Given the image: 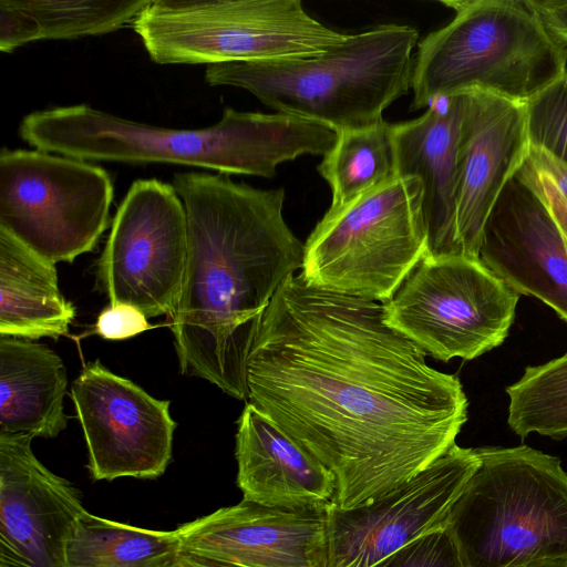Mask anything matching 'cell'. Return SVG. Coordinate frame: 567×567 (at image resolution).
I'll return each instance as SVG.
<instances>
[{"label": "cell", "instance_id": "obj_20", "mask_svg": "<svg viewBox=\"0 0 567 567\" xmlns=\"http://www.w3.org/2000/svg\"><path fill=\"white\" fill-rule=\"evenodd\" d=\"M64 364L47 346L0 339V434L52 439L66 427Z\"/></svg>", "mask_w": 567, "mask_h": 567}, {"label": "cell", "instance_id": "obj_24", "mask_svg": "<svg viewBox=\"0 0 567 567\" xmlns=\"http://www.w3.org/2000/svg\"><path fill=\"white\" fill-rule=\"evenodd\" d=\"M505 391L509 400L507 424L515 434L567 437V352L527 367Z\"/></svg>", "mask_w": 567, "mask_h": 567}, {"label": "cell", "instance_id": "obj_32", "mask_svg": "<svg viewBox=\"0 0 567 567\" xmlns=\"http://www.w3.org/2000/svg\"><path fill=\"white\" fill-rule=\"evenodd\" d=\"M161 567H233L178 550Z\"/></svg>", "mask_w": 567, "mask_h": 567}, {"label": "cell", "instance_id": "obj_12", "mask_svg": "<svg viewBox=\"0 0 567 567\" xmlns=\"http://www.w3.org/2000/svg\"><path fill=\"white\" fill-rule=\"evenodd\" d=\"M478 258L567 323V200L527 159L486 220Z\"/></svg>", "mask_w": 567, "mask_h": 567}, {"label": "cell", "instance_id": "obj_28", "mask_svg": "<svg viewBox=\"0 0 567 567\" xmlns=\"http://www.w3.org/2000/svg\"><path fill=\"white\" fill-rule=\"evenodd\" d=\"M146 316L128 305H110L97 317L95 332L107 340H122L150 329Z\"/></svg>", "mask_w": 567, "mask_h": 567}, {"label": "cell", "instance_id": "obj_22", "mask_svg": "<svg viewBox=\"0 0 567 567\" xmlns=\"http://www.w3.org/2000/svg\"><path fill=\"white\" fill-rule=\"evenodd\" d=\"M391 125L382 121L338 133L317 166L331 189L328 214L350 207L396 177Z\"/></svg>", "mask_w": 567, "mask_h": 567}, {"label": "cell", "instance_id": "obj_31", "mask_svg": "<svg viewBox=\"0 0 567 567\" xmlns=\"http://www.w3.org/2000/svg\"><path fill=\"white\" fill-rule=\"evenodd\" d=\"M527 162L539 173L545 175L555 185L557 190L567 200V163L551 155L545 150L529 148Z\"/></svg>", "mask_w": 567, "mask_h": 567}, {"label": "cell", "instance_id": "obj_26", "mask_svg": "<svg viewBox=\"0 0 567 567\" xmlns=\"http://www.w3.org/2000/svg\"><path fill=\"white\" fill-rule=\"evenodd\" d=\"M529 144L567 163V73L525 103Z\"/></svg>", "mask_w": 567, "mask_h": 567}, {"label": "cell", "instance_id": "obj_4", "mask_svg": "<svg viewBox=\"0 0 567 567\" xmlns=\"http://www.w3.org/2000/svg\"><path fill=\"white\" fill-rule=\"evenodd\" d=\"M417 41L413 27L381 24L315 56L207 65L205 81L244 89L279 113L339 133L384 121L385 109L411 89Z\"/></svg>", "mask_w": 567, "mask_h": 567}, {"label": "cell", "instance_id": "obj_19", "mask_svg": "<svg viewBox=\"0 0 567 567\" xmlns=\"http://www.w3.org/2000/svg\"><path fill=\"white\" fill-rule=\"evenodd\" d=\"M235 455L245 501L290 509L334 501L333 473L249 402L238 419Z\"/></svg>", "mask_w": 567, "mask_h": 567}, {"label": "cell", "instance_id": "obj_13", "mask_svg": "<svg viewBox=\"0 0 567 567\" xmlns=\"http://www.w3.org/2000/svg\"><path fill=\"white\" fill-rule=\"evenodd\" d=\"M478 464L476 449L454 444L424 471L378 498L348 509L328 505L326 567H371L444 527Z\"/></svg>", "mask_w": 567, "mask_h": 567}, {"label": "cell", "instance_id": "obj_2", "mask_svg": "<svg viewBox=\"0 0 567 567\" xmlns=\"http://www.w3.org/2000/svg\"><path fill=\"white\" fill-rule=\"evenodd\" d=\"M188 249L167 315L181 372L248 400L247 362L282 281L301 268L303 244L285 221L284 188L259 189L224 174L177 173Z\"/></svg>", "mask_w": 567, "mask_h": 567}, {"label": "cell", "instance_id": "obj_15", "mask_svg": "<svg viewBox=\"0 0 567 567\" xmlns=\"http://www.w3.org/2000/svg\"><path fill=\"white\" fill-rule=\"evenodd\" d=\"M28 434H0V567H66L85 512L80 492L34 455Z\"/></svg>", "mask_w": 567, "mask_h": 567}, {"label": "cell", "instance_id": "obj_25", "mask_svg": "<svg viewBox=\"0 0 567 567\" xmlns=\"http://www.w3.org/2000/svg\"><path fill=\"white\" fill-rule=\"evenodd\" d=\"M31 18L38 40H68L113 32L151 0H13Z\"/></svg>", "mask_w": 567, "mask_h": 567}, {"label": "cell", "instance_id": "obj_30", "mask_svg": "<svg viewBox=\"0 0 567 567\" xmlns=\"http://www.w3.org/2000/svg\"><path fill=\"white\" fill-rule=\"evenodd\" d=\"M546 29L567 47V0H525Z\"/></svg>", "mask_w": 567, "mask_h": 567}, {"label": "cell", "instance_id": "obj_1", "mask_svg": "<svg viewBox=\"0 0 567 567\" xmlns=\"http://www.w3.org/2000/svg\"><path fill=\"white\" fill-rule=\"evenodd\" d=\"M389 327L381 303L279 286L247 362V402L336 476L348 509L401 486L445 454L467 420L460 379Z\"/></svg>", "mask_w": 567, "mask_h": 567}, {"label": "cell", "instance_id": "obj_9", "mask_svg": "<svg viewBox=\"0 0 567 567\" xmlns=\"http://www.w3.org/2000/svg\"><path fill=\"white\" fill-rule=\"evenodd\" d=\"M518 299L480 258L424 256L381 306L389 327L425 355L447 362L473 360L502 344Z\"/></svg>", "mask_w": 567, "mask_h": 567}, {"label": "cell", "instance_id": "obj_17", "mask_svg": "<svg viewBox=\"0 0 567 567\" xmlns=\"http://www.w3.org/2000/svg\"><path fill=\"white\" fill-rule=\"evenodd\" d=\"M525 104L465 93L457 145L456 229L461 255L478 258L486 220L529 154Z\"/></svg>", "mask_w": 567, "mask_h": 567}, {"label": "cell", "instance_id": "obj_5", "mask_svg": "<svg viewBox=\"0 0 567 567\" xmlns=\"http://www.w3.org/2000/svg\"><path fill=\"white\" fill-rule=\"evenodd\" d=\"M445 27L417 43L411 110L481 91L527 103L567 73V47L525 0H442Z\"/></svg>", "mask_w": 567, "mask_h": 567}, {"label": "cell", "instance_id": "obj_27", "mask_svg": "<svg viewBox=\"0 0 567 567\" xmlns=\"http://www.w3.org/2000/svg\"><path fill=\"white\" fill-rule=\"evenodd\" d=\"M371 567H465L458 548L447 530L430 532Z\"/></svg>", "mask_w": 567, "mask_h": 567}, {"label": "cell", "instance_id": "obj_8", "mask_svg": "<svg viewBox=\"0 0 567 567\" xmlns=\"http://www.w3.org/2000/svg\"><path fill=\"white\" fill-rule=\"evenodd\" d=\"M426 255L422 186L392 181L321 218L303 244L301 272L311 287L385 301Z\"/></svg>", "mask_w": 567, "mask_h": 567}, {"label": "cell", "instance_id": "obj_18", "mask_svg": "<svg viewBox=\"0 0 567 567\" xmlns=\"http://www.w3.org/2000/svg\"><path fill=\"white\" fill-rule=\"evenodd\" d=\"M465 93L434 101L423 115L392 124L395 172L422 186L429 257L462 256L456 229L457 145Z\"/></svg>", "mask_w": 567, "mask_h": 567}, {"label": "cell", "instance_id": "obj_16", "mask_svg": "<svg viewBox=\"0 0 567 567\" xmlns=\"http://www.w3.org/2000/svg\"><path fill=\"white\" fill-rule=\"evenodd\" d=\"M327 507L243 499L178 528L179 550L233 567H326Z\"/></svg>", "mask_w": 567, "mask_h": 567}, {"label": "cell", "instance_id": "obj_3", "mask_svg": "<svg viewBox=\"0 0 567 567\" xmlns=\"http://www.w3.org/2000/svg\"><path fill=\"white\" fill-rule=\"evenodd\" d=\"M35 150L82 161L168 163L271 178L301 155H326L338 133L299 116L231 107L206 128L174 130L140 123L89 105L32 112L19 126Z\"/></svg>", "mask_w": 567, "mask_h": 567}, {"label": "cell", "instance_id": "obj_7", "mask_svg": "<svg viewBox=\"0 0 567 567\" xmlns=\"http://www.w3.org/2000/svg\"><path fill=\"white\" fill-rule=\"evenodd\" d=\"M132 27L158 64L307 58L347 38L299 0H151Z\"/></svg>", "mask_w": 567, "mask_h": 567}, {"label": "cell", "instance_id": "obj_29", "mask_svg": "<svg viewBox=\"0 0 567 567\" xmlns=\"http://www.w3.org/2000/svg\"><path fill=\"white\" fill-rule=\"evenodd\" d=\"M33 41L38 39L29 14L13 0H0V51L11 52Z\"/></svg>", "mask_w": 567, "mask_h": 567}, {"label": "cell", "instance_id": "obj_6", "mask_svg": "<svg viewBox=\"0 0 567 567\" xmlns=\"http://www.w3.org/2000/svg\"><path fill=\"white\" fill-rule=\"evenodd\" d=\"M480 464L444 526L465 567L567 558V471L527 445L478 447Z\"/></svg>", "mask_w": 567, "mask_h": 567}, {"label": "cell", "instance_id": "obj_11", "mask_svg": "<svg viewBox=\"0 0 567 567\" xmlns=\"http://www.w3.org/2000/svg\"><path fill=\"white\" fill-rule=\"evenodd\" d=\"M184 204L173 185L137 179L122 199L97 262V284L110 305L146 317L168 315L179 296L187 260Z\"/></svg>", "mask_w": 567, "mask_h": 567}, {"label": "cell", "instance_id": "obj_23", "mask_svg": "<svg viewBox=\"0 0 567 567\" xmlns=\"http://www.w3.org/2000/svg\"><path fill=\"white\" fill-rule=\"evenodd\" d=\"M178 550L175 529L141 528L85 511L70 538L66 567H161Z\"/></svg>", "mask_w": 567, "mask_h": 567}, {"label": "cell", "instance_id": "obj_10", "mask_svg": "<svg viewBox=\"0 0 567 567\" xmlns=\"http://www.w3.org/2000/svg\"><path fill=\"white\" fill-rule=\"evenodd\" d=\"M112 200V179L101 166L39 150H1L0 227L53 264L94 249Z\"/></svg>", "mask_w": 567, "mask_h": 567}, {"label": "cell", "instance_id": "obj_21", "mask_svg": "<svg viewBox=\"0 0 567 567\" xmlns=\"http://www.w3.org/2000/svg\"><path fill=\"white\" fill-rule=\"evenodd\" d=\"M75 309L59 290L53 262L0 227V334L58 339Z\"/></svg>", "mask_w": 567, "mask_h": 567}, {"label": "cell", "instance_id": "obj_33", "mask_svg": "<svg viewBox=\"0 0 567 567\" xmlns=\"http://www.w3.org/2000/svg\"><path fill=\"white\" fill-rule=\"evenodd\" d=\"M523 567H567V558H555L530 563Z\"/></svg>", "mask_w": 567, "mask_h": 567}, {"label": "cell", "instance_id": "obj_14", "mask_svg": "<svg viewBox=\"0 0 567 567\" xmlns=\"http://www.w3.org/2000/svg\"><path fill=\"white\" fill-rule=\"evenodd\" d=\"M95 481L155 478L172 458L176 423L157 400L99 360L82 369L71 393Z\"/></svg>", "mask_w": 567, "mask_h": 567}]
</instances>
